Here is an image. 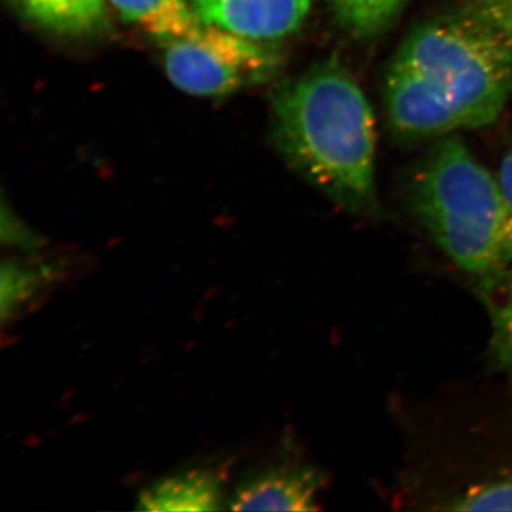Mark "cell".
<instances>
[{"label": "cell", "mask_w": 512, "mask_h": 512, "mask_svg": "<svg viewBox=\"0 0 512 512\" xmlns=\"http://www.w3.org/2000/svg\"><path fill=\"white\" fill-rule=\"evenodd\" d=\"M511 99V47L467 12L414 29L384 86L390 124L410 140L490 126Z\"/></svg>", "instance_id": "obj_1"}, {"label": "cell", "mask_w": 512, "mask_h": 512, "mask_svg": "<svg viewBox=\"0 0 512 512\" xmlns=\"http://www.w3.org/2000/svg\"><path fill=\"white\" fill-rule=\"evenodd\" d=\"M275 126L296 170L340 207L375 214V114L342 63L325 60L282 87L275 99Z\"/></svg>", "instance_id": "obj_2"}, {"label": "cell", "mask_w": 512, "mask_h": 512, "mask_svg": "<svg viewBox=\"0 0 512 512\" xmlns=\"http://www.w3.org/2000/svg\"><path fill=\"white\" fill-rule=\"evenodd\" d=\"M409 198L431 241L478 288L511 278V202L464 141L439 140L414 175Z\"/></svg>", "instance_id": "obj_3"}, {"label": "cell", "mask_w": 512, "mask_h": 512, "mask_svg": "<svg viewBox=\"0 0 512 512\" xmlns=\"http://www.w3.org/2000/svg\"><path fill=\"white\" fill-rule=\"evenodd\" d=\"M163 46L168 79L194 96L237 92L265 82L279 66L271 47L207 23L197 35L167 40Z\"/></svg>", "instance_id": "obj_4"}, {"label": "cell", "mask_w": 512, "mask_h": 512, "mask_svg": "<svg viewBox=\"0 0 512 512\" xmlns=\"http://www.w3.org/2000/svg\"><path fill=\"white\" fill-rule=\"evenodd\" d=\"M202 22L235 35L269 42L291 35L312 0H188Z\"/></svg>", "instance_id": "obj_5"}, {"label": "cell", "mask_w": 512, "mask_h": 512, "mask_svg": "<svg viewBox=\"0 0 512 512\" xmlns=\"http://www.w3.org/2000/svg\"><path fill=\"white\" fill-rule=\"evenodd\" d=\"M325 478L311 467L285 466L244 481L231 497V511H315Z\"/></svg>", "instance_id": "obj_6"}, {"label": "cell", "mask_w": 512, "mask_h": 512, "mask_svg": "<svg viewBox=\"0 0 512 512\" xmlns=\"http://www.w3.org/2000/svg\"><path fill=\"white\" fill-rule=\"evenodd\" d=\"M224 501L222 477L198 468L157 481L138 495L140 511H217Z\"/></svg>", "instance_id": "obj_7"}, {"label": "cell", "mask_w": 512, "mask_h": 512, "mask_svg": "<svg viewBox=\"0 0 512 512\" xmlns=\"http://www.w3.org/2000/svg\"><path fill=\"white\" fill-rule=\"evenodd\" d=\"M127 22L137 23L161 43L197 35L205 23L188 0H110Z\"/></svg>", "instance_id": "obj_8"}, {"label": "cell", "mask_w": 512, "mask_h": 512, "mask_svg": "<svg viewBox=\"0 0 512 512\" xmlns=\"http://www.w3.org/2000/svg\"><path fill=\"white\" fill-rule=\"evenodd\" d=\"M23 12L46 28L87 35L107 23L104 0H16Z\"/></svg>", "instance_id": "obj_9"}, {"label": "cell", "mask_w": 512, "mask_h": 512, "mask_svg": "<svg viewBox=\"0 0 512 512\" xmlns=\"http://www.w3.org/2000/svg\"><path fill=\"white\" fill-rule=\"evenodd\" d=\"M340 26L357 39L384 32L402 15L410 0H329Z\"/></svg>", "instance_id": "obj_10"}, {"label": "cell", "mask_w": 512, "mask_h": 512, "mask_svg": "<svg viewBox=\"0 0 512 512\" xmlns=\"http://www.w3.org/2000/svg\"><path fill=\"white\" fill-rule=\"evenodd\" d=\"M491 318V355L512 376V276L503 282L478 288Z\"/></svg>", "instance_id": "obj_11"}, {"label": "cell", "mask_w": 512, "mask_h": 512, "mask_svg": "<svg viewBox=\"0 0 512 512\" xmlns=\"http://www.w3.org/2000/svg\"><path fill=\"white\" fill-rule=\"evenodd\" d=\"M440 510L512 511V473L468 485L466 490L448 498Z\"/></svg>", "instance_id": "obj_12"}, {"label": "cell", "mask_w": 512, "mask_h": 512, "mask_svg": "<svg viewBox=\"0 0 512 512\" xmlns=\"http://www.w3.org/2000/svg\"><path fill=\"white\" fill-rule=\"evenodd\" d=\"M43 272L18 262H3L2 266V318L8 319L22 303L32 298L42 281Z\"/></svg>", "instance_id": "obj_13"}, {"label": "cell", "mask_w": 512, "mask_h": 512, "mask_svg": "<svg viewBox=\"0 0 512 512\" xmlns=\"http://www.w3.org/2000/svg\"><path fill=\"white\" fill-rule=\"evenodd\" d=\"M464 12L483 22L512 49V3L500 0H466Z\"/></svg>", "instance_id": "obj_14"}, {"label": "cell", "mask_w": 512, "mask_h": 512, "mask_svg": "<svg viewBox=\"0 0 512 512\" xmlns=\"http://www.w3.org/2000/svg\"><path fill=\"white\" fill-rule=\"evenodd\" d=\"M497 177L512 205V147L504 154L500 168H498Z\"/></svg>", "instance_id": "obj_15"}, {"label": "cell", "mask_w": 512, "mask_h": 512, "mask_svg": "<svg viewBox=\"0 0 512 512\" xmlns=\"http://www.w3.org/2000/svg\"><path fill=\"white\" fill-rule=\"evenodd\" d=\"M500 2H508V3H512V0H500Z\"/></svg>", "instance_id": "obj_16"}]
</instances>
